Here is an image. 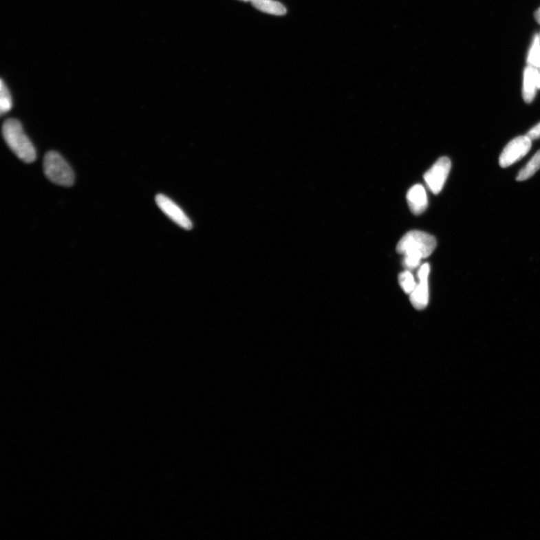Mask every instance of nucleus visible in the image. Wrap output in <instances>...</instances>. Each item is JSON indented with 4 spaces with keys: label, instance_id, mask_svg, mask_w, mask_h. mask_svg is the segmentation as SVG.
<instances>
[{
    "label": "nucleus",
    "instance_id": "obj_1",
    "mask_svg": "<svg viewBox=\"0 0 540 540\" xmlns=\"http://www.w3.org/2000/svg\"><path fill=\"white\" fill-rule=\"evenodd\" d=\"M2 131L6 143L17 157L25 163H32L36 160V149L25 134L22 125L18 120L8 119L5 121Z\"/></svg>",
    "mask_w": 540,
    "mask_h": 540
},
{
    "label": "nucleus",
    "instance_id": "obj_2",
    "mask_svg": "<svg viewBox=\"0 0 540 540\" xmlns=\"http://www.w3.org/2000/svg\"><path fill=\"white\" fill-rule=\"evenodd\" d=\"M437 246L436 239L426 232L412 230L400 239L397 245V252L406 257L422 260L426 259Z\"/></svg>",
    "mask_w": 540,
    "mask_h": 540
},
{
    "label": "nucleus",
    "instance_id": "obj_3",
    "mask_svg": "<svg viewBox=\"0 0 540 540\" xmlns=\"http://www.w3.org/2000/svg\"><path fill=\"white\" fill-rule=\"evenodd\" d=\"M43 166L45 176L54 184L66 187L74 184L73 170L59 153L54 151L47 153Z\"/></svg>",
    "mask_w": 540,
    "mask_h": 540
},
{
    "label": "nucleus",
    "instance_id": "obj_4",
    "mask_svg": "<svg viewBox=\"0 0 540 540\" xmlns=\"http://www.w3.org/2000/svg\"><path fill=\"white\" fill-rule=\"evenodd\" d=\"M451 169V160L442 157L425 173L426 184L432 193L438 195L442 192Z\"/></svg>",
    "mask_w": 540,
    "mask_h": 540
},
{
    "label": "nucleus",
    "instance_id": "obj_5",
    "mask_svg": "<svg viewBox=\"0 0 540 540\" xmlns=\"http://www.w3.org/2000/svg\"><path fill=\"white\" fill-rule=\"evenodd\" d=\"M531 141L527 136H519L510 141L501 154V167L508 168L526 156L531 148Z\"/></svg>",
    "mask_w": 540,
    "mask_h": 540
},
{
    "label": "nucleus",
    "instance_id": "obj_6",
    "mask_svg": "<svg viewBox=\"0 0 540 540\" xmlns=\"http://www.w3.org/2000/svg\"><path fill=\"white\" fill-rule=\"evenodd\" d=\"M430 266L424 263L418 272L419 283L410 294L411 302L415 309L422 310L426 308L429 301V277Z\"/></svg>",
    "mask_w": 540,
    "mask_h": 540
},
{
    "label": "nucleus",
    "instance_id": "obj_7",
    "mask_svg": "<svg viewBox=\"0 0 540 540\" xmlns=\"http://www.w3.org/2000/svg\"><path fill=\"white\" fill-rule=\"evenodd\" d=\"M155 202L160 210L179 226L186 230L192 229L193 223L187 215L169 197L162 194L158 195Z\"/></svg>",
    "mask_w": 540,
    "mask_h": 540
},
{
    "label": "nucleus",
    "instance_id": "obj_8",
    "mask_svg": "<svg viewBox=\"0 0 540 540\" xmlns=\"http://www.w3.org/2000/svg\"><path fill=\"white\" fill-rule=\"evenodd\" d=\"M407 200L411 212L415 215H420L427 208L428 197L426 189L422 185H415L410 188L407 194Z\"/></svg>",
    "mask_w": 540,
    "mask_h": 540
},
{
    "label": "nucleus",
    "instance_id": "obj_9",
    "mask_svg": "<svg viewBox=\"0 0 540 540\" xmlns=\"http://www.w3.org/2000/svg\"><path fill=\"white\" fill-rule=\"evenodd\" d=\"M539 73L534 66L528 65L524 73V85H523V98L526 103L534 100L536 89L538 88Z\"/></svg>",
    "mask_w": 540,
    "mask_h": 540
},
{
    "label": "nucleus",
    "instance_id": "obj_10",
    "mask_svg": "<svg viewBox=\"0 0 540 540\" xmlns=\"http://www.w3.org/2000/svg\"><path fill=\"white\" fill-rule=\"evenodd\" d=\"M252 6L262 12L282 16L287 13L286 8L274 0H252Z\"/></svg>",
    "mask_w": 540,
    "mask_h": 540
},
{
    "label": "nucleus",
    "instance_id": "obj_11",
    "mask_svg": "<svg viewBox=\"0 0 540 540\" xmlns=\"http://www.w3.org/2000/svg\"><path fill=\"white\" fill-rule=\"evenodd\" d=\"M540 169V151H539L531 159L529 162L519 173L518 181H525L531 177Z\"/></svg>",
    "mask_w": 540,
    "mask_h": 540
},
{
    "label": "nucleus",
    "instance_id": "obj_12",
    "mask_svg": "<svg viewBox=\"0 0 540 540\" xmlns=\"http://www.w3.org/2000/svg\"><path fill=\"white\" fill-rule=\"evenodd\" d=\"M398 281H400V284L404 293L408 294H411L418 285L410 270H405L402 272L400 277H398Z\"/></svg>",
    "mask_w": 540,
    "mask_h": 540
},
{
    "label": "nucleus",
    "instance_id": "obj_13",
    "mask_svg": "<svg viewBox=\"0 0 540 540\" xmlns=\"http://www.w3.org/2000/svg\"><path fill=\"white\" fill-rule=\"evenodd\" d=\"M528 62L529 65L540 68V39L536 36L531 46Z\"/></svg>",
    "mask_w": 540,
    "mask_h": 540
},
{
    "label": "nucleus",
    "instance_id": "obj_14",
    "mask_svg": "<svg viewBox=\"0 0 540 540\" xmlns=\"http://www.w3.org/2000/svg\"><path fill=\"white\" fill-rule=\"evenodd\" d=\"M0 92H1L0 111H1V114L3 115L12 109V100L10 91H8L3 80L1 81V90H0Z\"/></svg>",
    "mask_w": 540,
    "mask_h": 540
},
{
    "label": "nucleus",
    "instance_id": "obj_15",
    "mask_svg": "<svg viewBox=\"0 0 540 540\" xmlns=\"http://www.w3.org/2000/svg\"><path fill=\"white\" fill-rule=\"evenodd\" d=\"M527 136L531 140H536L540 138V122L528 131Z\"/></svg>",
    "mask_w": 540,
    "mask_h": 540
},
{
    "label": "nucleus",
    "instance_id": "obj_16",
    "mask_svg": "<svg viewBox=\"0 0 540 540\" xmlns=\"http://www.w3.org/2000/svg\"><path fill=\"white\" fill-rule=\"evenodd\" d=\"M535 19L540 23V8L535 12Z\"/></svg>",
    "mask_w": 540,
    "mask_h": 540
},
{
    "label": "nucleus",
    "instance_id": "obj_17",
    "mask_svg": "<svg viewBox=\"0 0 540 540\" xmlns=\"http://www.w3.org/2000/svg\"><path fill=\"white\" fill-rule=\"evenodd\" d=\"M538 88H540V74H539V76Z\"/></svg>",
    "mask_w": 540,
    "mask_h": 540
},
{
    "label": "nucleus",
    "instance_id": "obj_18",
    "mask_svg": "<svg viewBox=\"0 0 540 540\" xmlns=\"http://www.w3.org/2000/svg\"><path fill=\"white\" fill-rule=\"evenodd\" d=\"M240 1H244V2H249V1H250L251 2L252 0H240Z\"/></svg>",
    "mask_w": 540,
    "mask_h": 540
}]
</instances>
